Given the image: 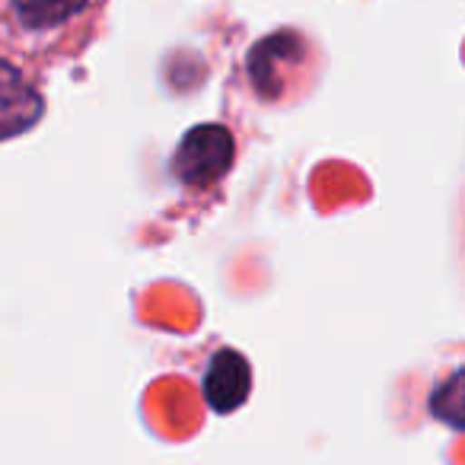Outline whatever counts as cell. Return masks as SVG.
I'll return each mask as SVG.
<instances>
[{
	"label": "cell",
	"mask_w": 465,
	"mask_h": 465,
	"mask_svg": "<svg viewBox=\"0 0 465 465\" xmlns=\"http://www.w3.org/2000/svg\"><path fill=\"white\" fill-rule=\"evenodd\" d=\"M430 408L440 420H446V424L465 430V370L452 373L450 380L433 392Z\"/></svg>",
	"instance_id": "cell-5"
},
{
	"label": "cell",
	"mask_w": 465,
	"mask_h": 465,
	"mask_svg": "<svg viewBox=\"0 0 465 465\" xmlns=\"http://www.w3.org/2000/svg\"><path fill=\"white\" fill-rule=\"evenodd\" d=\"M42 118V96L14 71L0 64V141L29 131Z\"/></svg>",
	"instance_id": "cell-3"
},
{
	"label": "cell",
	"mask_w": 465,
	"mask_h": 465,
	"mask_svg": "<svg viewBox=\"0 0 465 465\" xmlns=\"http://www.w3.org/2000/svg\"><path fill=\"white\" fill-rule=\"evenodd\" d=\"M232 134L220 124H198L175 150V175L185 185H211L230 169Z\"/></svg>",
	"instance_id": "cell-1"
},
{
	"label": "cell",
	"mask_w": 465,
	"mask_h": 465,
	"mask_svg": "<svg viewBox=\"0 0 465 465\" xmlns=\"http://www.w3.org/2000/svg\"><path fill=\"white\" fill-rule=\"evenodd\" d=\"M249 386H252V370H249L246 357L230 348L217 351L204 376L207 405L220 414H230L232 408H240L249 399Z\"/></svg>",
	"instance_id": "cell-2"
},
{
	"label": "cell",
	"mask_w": 465,
	"mask_h": 465,
	"mask_svg": "<svg viewBox=\"0 0 465 465\" xmlns=\"http://www.w3.org/2000/svg\"><path fill=\"white\" fill-rule=\"evenodd\" d=\"M84 0H14V10L23 26L29 29H54L71 20Z\"/></svg>",
	"instance_id": "cell-4"
}]
</instances>
